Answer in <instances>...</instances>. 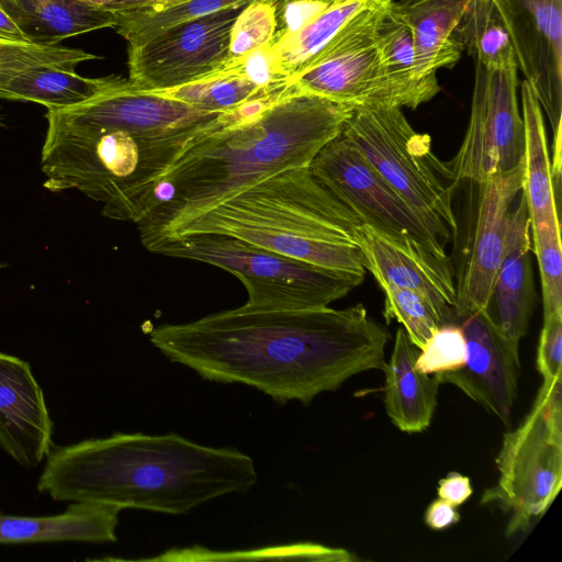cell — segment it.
Listing matches in <instances>:
<instances>
[{"label":"cell","mask_w":562,"mask_h":562,"mask_svg":"<svg viewBox=\"0 0 562 562\" xmlns=\"http://www.w3.org/2000/svg\"><path fill=\"white\" fill-rule=\"evenodd\" d=\"M149 340L170 361L204 380L241 383L278 403L308 405L358 373L383 370L390 333L361 303L342 310L239 306L156 326Z\"/></svg>","instance_id":"1"},{"label":"cell","mask_w":562,"mask_h":562,"mask_svg":"<svg viewBox=\"0 0 562 562\" xmlns=\"http://www.w3.org/2000/svg\"><path fill=\"white\" fill-rule=\"evenodd\" d=\"M228 112H206L142 91L114 76L89 100L47 110L41 151L44 188L76 189L116 221L137 223L180 154Z\"/></svg>","instance_id":"2"},{"label":"cell","mask_w":562,"mask_h":562,"mask_svg":"<svg viewBox=\"0 0 562 562\" xmlns=\"http://www.w3.org/2000/svg\"><path fill=\"white\" fill-rule=\"evenodd\" d=\"M353 109L297 93L254 101L196 137L155 187L136 223L149 250L181 225L277 172L308 167Z\"/></svg>","instance_id":"3"},{"label":"cell","mask_w":562,"mask_h":562,"mask_svg":"<svg viewBox=\"0 0 562 562\" xmlns=\"http://www.w3.org/2000/svg\"><path fill=\"white\" fill-rule=\"evenodd\" d=\"M258 481L252 459L180 435L113 434L52 449L37 490L54 501L186 514Z\"/></svg>","instance_id":"4"},{"label":"cell","mask_w":562,"mask_h":562,"mask_svg":"<svg viewBox=\"0 0 562 562\" xmlns=\"http://www.w3.org/2000/svg\"><path fill=\"white\" fill-rule=\"evenodd\" d=\"M361 224L308 167H297L244 188L181 225L166 240L222 234L322 269L364 276L356 245Z\"/></svg>","instance_id":"5"},{"label":"cell","mask_w":562,"mask_h":562,"mask_svg":"<svg viewBox=\"0 0 562 562\" xmlns=\"http://www.w3.org/2000/svg\"><path fill=\"white\" fill-rule=\"evenodd\" d=\"M341 134L446 249L459 234L452 199L459 187L431 137L416 132L400 108L353 109Z\"/></svg>","instance_id":"6"},{"label":"cell","mask_w":562,"mask_h":562,"mask_svg":"<svg viewBox=\"0 0 562 562\" xmlns=\"http://www.w3.org/2000/svg\"><path fill=\"white\" fill-rule=\"evenodd\" d=\"M149 251L228 271L246 288L249 311H295L328 306L362 283L364 276L322 269L222 234H190Z\"/></svg>","instance_id":"7"},{"label":"cell","mask_w":562,"mask_h":562,"mask_svg":"<svg viewBox=\"0 0 562 562\" xmlns=\"http://www.w3.org/2000/svg\"><path fill=\"white\" fill-rule=\"evenodd\" d=\"M562 376L542 382L521 424L504 435L498 479L482 504L509 514L506 535L525 531L555 499L562 485Z\"/></svg>","instance_id":"8"},{"label":"cell","mask_w":562,"mask_h":562,"mask_svg":"<svg viewBox=\"0 0 562 562\" xmlns=\"http://www.w3.org/2000/svg\"><path fill=\"white\" fill-rule=\"evenodd\" d=\"M314 178L381 238L417 259L456 290L446 249L341 133L313 158Z\"/></svg>","instance_id":"9"},{"label":"cell","mask_w":562,"mask_h":562,"mask_svg":"<svg viewBox=\"0 0 562 562\" xmlns=\"http://www.w3.org/2000/svg\"><path fill=\"white\" fill-rule=\"evenodd\" d=\"M518 85L517 63L487 69L475 61L468 127L459 150L448 162L458 186L477 183L524 164Z\"/></svg>","instance_id":"10"},{"label":"cell","mask_w":562,"mask_h":562,"mask_svg":"<svg viewBox=\"0 0 562 562\" xmlns=\"http://www.w3.org/2000/svg\"><path fill=\"white\" fill-rule=\"evenodd\" d=\"M386 1L373 0L351 16L308 67L290 80L291 88L352 109L398 108L376 43Z\"/></svg>","instance_id":"11"},{"label":"cell","mask_w":562,"mask_h":562,"mask_svg":"<svg viewBox=\"0 0 562 562\" xmlns=\"http://www.w3.org/2000/svg\"><path fill=\"white\" fill-rule=\"evenodd\" d=\"M243 7L170 26L128 46V81L142 91L180 87L218 70L228 59L231 30Z\"/></svg>","instance_id":"12"},{"label":"cell","mask_w":562,"mask_h":562,"mask_svg":"<svg viewBox=\"0 0 562 562\" xmlns=\"http://www.w3.org/2000/svg\"><path fill=\"white\" fill-rule=\"evenodd\" d=\"M524 182V164L477 182L474 209L458 255L456 317L488 307L503 259L507 217Z\"/></svg>","instance_id":"13"},{"label":"cell","mask_w":562,"mask_h":562,"mask_svg":"<svg viewBox=\"0 0 562 562\" xmlns=\"http://www.w3.org/2000/svg\"><path fill=\"white\" fill-rule=\"evenodd\" d=\"M514 46L518 70L536 92L553 136L562 117V0H491Z\"/></svg>","instance_id":"14"},{"label":"cell","mask_w":562,"mask_h":562,"mask_svg":"<svg viewBox=\"0 0 562 562\" xmlns=\"http://www.w3.org/2000/svg\"><path fill=\"white\" fill-rule=\"evenodd\" d=\"M454 324L465 338V363L458 370L434 375L440 384L456 385L508 424L518 390L519 344L504 335L487 308L456 317Z\"/></svg>","instance_id":"15"},{"label":"cell","mask_w":562,"mask_h":562,"mask_svg":"<svg viewBox=\"0 0 562 562\" xmlns=\"http://www.w3.org/2000/svg\"><path fill=\"white\" fill-rule=\"evenodd\" d=\"M53 422L29 362L0 352V447L24 468L53 449Z\"/></svg>","instance_id":"16"},{"label":"cell","mask_w":562,"mask_h":562,"mask_svg":"<svg viewBox=\"0 0 562 562\" xmlns=\"http://www.w3.org/2000/svg\"><path fill=\"white\" fill-rule=\"evenodd\" d=\"M530 248L528 204L520 191L517 206L508 213L504 255L487 307L504 335L518 344L527 334L533 304Z\"/></svg>","instance_id":"17"},{"label":"cell","mask_w":562,"mask_h":562,"mask_svg":"<svg viewBox=\"0 0 562 562\" xmlns=\"http://www.w3.org/2000/svg\"><path fill=\"white\" fill-rule=\"evenodd\" d=\"M356 245L361 250L364 269L372 273L380 286L393 284L413 290L427 300L439 326L454 324L456 290L434 271L364 224L357 228Z\"/></svg>","instance_id":"18"},{"label":"cell","mask_w":562,"mask_h":562,"mask_svg":"<svg viewBox=\"0 0 562 562\" xmlns=\"http://www.w3.org/2000/svg\"><path fill=\"white\" fill-rule=\"evenodd\" d=\"M419 349L405 329L396 331L389 362L383 368L385 412L401 431L415 434L426 430L437 406L439 381L415 367Z\"/></svg>","instance_id":"19"},{"label":"cell","mask_w":562,"mask_h":562,"mask_svg":"<svg viewBox=\"0 0 562 562\" xmlns=\"http://www.w3.org/2000/svg\"><path fill=\"white\" fill-rule=\"evenodd\" d=\"M122 507L111 504L71 503L52 516L0 514V544L32 542H114Z\"/></svg>","instance_id":"20"},{"label":"cell","mask_w":562,"mask_h":562,"mask_svg":"<svg viewBox=\"0 0 562 562\" xmlns=\"http://www.w3.org/2000/svg\"><path fill=\"white\" fill-rule=\"evenodd\" d=\"M472 0H395L416 50L417 72L437 79L440 68H453L463 53L454 31Z\"/></svg>","instance_id":"21"},{"label":"cell","mask_w":562,"mask_h":562,"mask_svg":"<svg viewBox=\"0 0 562 562\" xmlns=\"http://www.w3.org/2000/svg\"><path fill=\"white\" fill-rule=\"evenodd\" d=\"M27 42L58 45L67 37L114 27L116 14L85 0H0Z\"/></svg>","instance_id":"22"},{"label":"cell","mask_w":562,"mask_h":562,"mask_svg":"<svg viewBox=\"0 0 562 562\" xmlns=\"http://www.w3.org/2000/svg\"><path fill=\"white\" fill-rule=\"evenodd\" d=\"M376 43L384 78L400 109H416L440 91L438 79L418 76L414 38L395 1L384 5Z\"/></svg>","instance_id":"23"},{"label":"cell","mask_w":562,"mask_h":562,"mask_svg":"<svg viewBox=\"0 0 562 562\" xmlns=\"http://www.w3.org/2000/svg\"><path fill=\"white\" fill-rule=\"evenodd\" d=\"M520 111L524 121V192L530 227L543 222L560 221L551 175V160L542 108L527 80L520 83Z\"/></svg>","instance_id":"24"},{"label":"cell","mask_w":562,"mask_h":562,"mask_svg":"<svg viewBox=\"0 0 562 562\" xmlns=\"http://www.w3.org/2000/svg\"><path fill=\"white\" fill-rule=\"evenodd\" d=\"M113 77L86 78L74 70L48 66L0 71V99L30 101L47 110H61L89 100L106 88Z\"/></svg>","instance_id":"25"},{"label":"cell","mask_w":562,"mask_h":562,"mask_svg":"<svg viewBox=\"0 0 562 562\" xmlns=\"http://www.w3.org/2000/svg\"><path fill=\"white\" fill-rule=\"evenodd\" d=\"M371 1L340 0L300 31L272 46L283 79L290 82L306 69L346 22Z\"/></svg>","instance_id":"26"},{"label":"cell","mask_w":562,"mask_h":562,"mask_svg":"<svg viewBox=\"0 0 562 562\" xmlns=\"http://www.w3.org/2000/svg\"><path fill=\"white\" fill-rule=\"evenodd\" d=\"M453 37L463 52L487 69L517 63L510 36L491 0H472Z\"/></svg>","instance_id":"27"},{"label":"cell","mask_w":562,"mask_h":562,"mask_svg":"<svg viewBox=\"0 0 562 562\" xmlns=\"http://www.w3.org/2000/svg\"><path fill=\"white\" fill-rule=\"evenodd\" d=\"M290 89L270 90L261 88L239 76L222 69L190 83L157 91H148L181 101L206 112L225 113L254 101L274 97Z\"/></svg>","instance_id":"28"},{"label":"cell","mask_w":562,"mask_h":562,"mask_svg":"<svg viewBox=\"0 0 562 562\" xmlns=\"http://www.w3.org/2000/svg\"><path fill=\"white\" fill-rule=\"evenodd\" d=\"M252 0H186L154 12H114L116 32L128 43L139 45L176 24L210 15L228 8L243 7Z\"/></svg>","instance_id":"29"},{"label":"cell","mask_w":562,"mask_h":562,"mask_svg":"<svg viewBox=\"0 0 562 562\" xmlns=\"http://www.w3.org/2000/svg\"><path fill=\"white\" fill-rule=\"evenodd\" d=\"M537 257L543 303V319L562 315L561 222H543L530 227Z\"/></svg>","instance_id":"30"},{"label":"cell","mask_w":562,"mask_h":562,"mask_svg":"<svg viewBox=\"0 0 562 562\" xmlns=\"http://www.w3.org/2000/svg\"><path fill=\"white\" fill-rule=\"evenodd\" d=\"M384 292L383 316L403 325L409 340L420 349L439 327L438 319L425 297L413 290L393 284L380 286Z\"/></svg>","instance_id":"31"},{"label":"cell","mask_w":562,"mask_h":562,"mask_svg":"<svg viewBox=\"0 0 562 562\" xmlns=\"http://www.w3.org/2000/svg\"><path fill=\"white\" fill-rule=\"evenodd\" d=\"M98 58L100 57L78 48L0 38L1 72L41 66L75 70L80 63Z\"/></svg>","instance_id":"32"},{"label":"cell","mask_w":562,"mask_h":562,"mask_svg":"<svg viewBox=\"0 0 562 562\" xmlns=\"http://www.w3.org/2000/svg\"><path fill=\"white\" fill-rule=\"evenodd\" d=\"M274 5V0H252L243 8L231 30L228 59L263 46H273Z\"/></svg>","instance_id":"33"},{"label":"cell","mask_w":562,"mask_h":562,"mask_svg":"<svg viewBox=\"0 0 562 562\" xmlns=\"http://www.w3.org/2000/svg\"><path fill=\"white\" fill-rule=\"evenodd\" d=\"M467 344L458 324L439 326L419 349L415 367L426 374L450 372L463 367Z\"/></svg>","instance_id":"34"},{"label":"cell","mask_w":562,"mask_h":562,"mask_svg":"<svg viewBox=\"0 0 562 562\" xmlns=\"http://www.w3.org/2000/svg\"><path fill=\"white\" fill-rule=\"evenodd\" d=\"M340 0H274L276 35L273 46L300 31Z\"/></svg>","instance_id":"35"},{"label":"cell","mask_w":562,"mask_h":562,"mask_svg":"<svg viewBox=\"0 0 562 562\" xmlns=\"http://www.w3.org/2000/svg\"><path fill=\"white\" fill-rule=\"evenodd\" d=\"M537 370L543 382L562 376V315L543 319L537 351Z\"/></svg>","instance_id":"36"},{"label":"cell","mask_w":562,"mask_h":562,"mask_svg":"<svg viewBox=\"0 0 562 562\" xmlns=\"http://www.w3.org/2000/svg\"><path fill=\"white\" fill-rule=\"evenodd\" d=\"M470 479L458 472H450L438 482V496L453 506L463 504L471 495Z\"/></svg>","instance_id":"37"},{"label":"cell","mask_w":562,"mask_h":562,"mask_svg":"<svg viewBox=\"0 0 562 562\" xmlns=\"http://www.w3.org/2000/svg\"><path fill=\"white\" fill-rule=\"evenodd\" d=\"M460 519L456 506L445 499H435L426 509L425 522L432 530H442Z\"/></svg>","instance_id":"38"},{"label":"cell","mask_w":562,"mask_h":562,"mask_svg":"<svg viewBox=\"0 0 562 562\" xmlns=\"http://www.w3.org/2000/svg\"><path fill=\"white\" fill-rule=\"evenodd\" d=\"M186 0H119L110 4L105 10L112 12H154L159 11Z\"/></svg>","instance_id":"39"},{"label":"cell","mask_w":562,"mask_h":562,"mask_svg":"<svg viewBox=\"0 0 562 562\" xmlns=\"http://www.w3.org/2000/svg\"><path fill=\"white\" fill-rule=\"evenodd\" d=\"M0 38L27 42L23 32L0 5Z\"/></svg>","instance_id":"40"},{"label":"cell","mask_w":562,"mask_h":562,"mask_svg":"<svg viewBox=\"0 0 562 562\" xmlns=\"http://www.w3.org/2000/svg\"><path fill=\"white\" fill-rule=\"evenodd\" d=\"M86 2L90 3L91 5L104 9L108 8L110 4L119 1V0H85Z\"/></svg>","instance_id":"41"},{"label":"cell","mask_w":562,"mask_h":562,"mask_svg":"<svg viewBox=\"0 0 562 562\" xmlns=\"http://www.w3.org/2000/svg\"><path fill=\"white\" fill-rule=\"evenodd\" d=\"M0 110H1V106H0ZM0 126H3V116L1 114V112H0Z\"/></svg>","instance_id":"42"},{"label":"cell","mask_w":562,"mask_h":562,"mask_svg":"<svg viewBox=\"0 0 562 562\" xmlns=\"http://www.w3.org/2000/svg\"><path fill=\"white\" fill-rule=\"evenodd\" d=\"M4 268V263L0 259V271Z\"/></svg>","instance_id":"43"},{"label":"cell","mask_w":562,"mask_h":562,"mask_svg":"<svg viewBox=\"0 0 562 562\" xmlns=\"http://www.w3.org/2000/svg\"><path fill=\"white\" fill-rule=\"evenodd\" d=\"M392 1H395V0H392Z\"/></svg>","instance_id":"44"}]
</instances>
